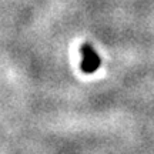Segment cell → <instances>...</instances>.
<instances>
[{"label":"cell","instance_id":"obj_1","mask_svg":"<svg viewBox=\"0 0 154 154\" xmlns=\"http://www.w3.org/2000/svg\"><path fill=\"white\" fill-rule=\"evenodd\" d=\"M80 54H82V61H80V70L86 74H93L99 70L101 64L99 53L94 50V47L90 43H84L80 47Z\"/></svg>","mask_w":154,"mask_h":154}]
</instances>
